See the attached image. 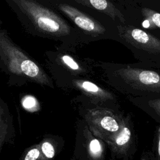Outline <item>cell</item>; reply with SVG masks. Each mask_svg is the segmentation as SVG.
<instances>
[{
  "label": "cell",
  "mask_w": 160,
  "mask_h": 160,
  "mask_svg": "<svg viewBox=\"0 0 160 160\" xmlns=\"http://www.w3.org/2000/svg\"><path fill=\"white\" fill-rule=\"evenodd\" d=\"M24 28L31 34L54 39L69 37L72 28L52 10L32 0H7Z\"/></svg>",
  "instance_id": "cell-1"
},
{
  "label": "cell",
  "mask_w": 160,
  "mask_h": 160,
  "mask_svg": "<svg viewBox=\"0 0 160 160\" xmlns=\"http://www.w3.org/2000/svg\"><path fill=\"white\" fill-rule=\"evenodd\" d=\"M0 59L5 71L11 74L44 86L53 88L51 78L44 70L8 36L7 32H0Z\"/></svg>",
  "instance_id": "cell-2"
},
{
  "label": "cell",
  "mask_w": 160,
  "mask_h": 160,
  "mask_svg": "<svg viewBox=\"0 0 160 160\" xmlns=\"http://www.w3.org/2000/svg\"><path fill=\"white\" fill-rule=\"evenodd\" d=\"M108 82L116 89L160 92V75L157 72L122 65H104Z\"/></svg>",
  "instance_id": "cell-3"
},
{
  "label": "cell",
  "mask_w": 160,
  "mask_h": 160,
  "mask_svg": "<svg viewBox=\"0 0 160 160\" xmlns=\"http://www.w3.org/2000/svg\"><path fill=\"white\" fill-rule=\"evenodd\" d=\"M85 119L94 133L110 140L120 132L125 121L120 116L105 108L88 111Z\"/></svg>",
  "instance_id": "cell-4"
},
{
  "label": "cell",
  "mask_w": 160,
  "mask_h": 160,
  "mask_svg": "<svg viewBox=\"0 0 160 160\" xmlns=\"http://www.w3.org/2000/svg\"><path fill=\"white\" fill-rule=\"evenodd\" d=\"M118 31L121 38L128 45L149 53H160V40L150 34L132 26L120 25Z\"/></svg>",
  "instance_id": "cell-5"
},
{
  "label": "cell",
  "mask_w": 160,
  "mask_h": 160,
  "mask_svg": "<svg viewBox=\"0 0 160 160\" xmlns=\"http://www.w3.org/2000/svg\"><path fill=\"white\" fill-rule=\"evenodd\" d=\"M56 6L86 33L95 36L105 32L106 29L101 23L76 8L62 2L56 3Z\"/></svg>",
  "instance_id": "cell-6"
},
{
  "label": "cell",
  "mask_w": 160,
  "mask_h": 160,
  "mask_svg": "<svg viewBox=\"0 0 160 160\" xmlns=\"http://www.w3.org/2000/svg\"><path fill=\"white\" fill-rule=\"evenodd\" d=\"M72 82L77 89L96 102H104L105 101L114 99L113 94L110 92L102 89L91 81L85 79H75Z\"/></svg>",
  "instance_id": "cell-7"
},
{
  "label": "cell",
  "mask_w": 160,
  "mask_h": 160,
  "mask_svg": "<svg viewBox=\"0 0 160 160\" xmlns=\"http://www.w3.org/2000/svg\"><path fill=\"white\" fill-rule=\"evenodd\" d=\"M76 2L91 8L110 16L113 20L118 18L122 23L125 19L121 11L110 1L106 0H76Z\"/></svg>",
  "instance_id": "cell-8"
},
{
  "label": "cell",
  "mask_w": 160,
  "mask_h": 160,
  "mask_svg": "<svg viewBox=\"0 0 160 160\" xmlns=\"http://www.w3.org/2000/svg\"><path fill=\"white\" fill-rule=\"evenodd\" d=\"M131 137V130L126 124V122L124 121V124L120 132L111 139V141L118 146H123L128 143V142L130 141Z\"/></svg>",
  "instance_id": "cell-9"
},
{
  "label": "cell",
  "mask_w": 160,
  "mask_h": 160,
  "mask_svg": "<svg viewBox=\"0 0 160 160\" xmlns=\"http://www.w3.org/2000/svg\"><path fill=\"white\" fill-rule=\"evenodd\" d=\"M61 63L68 69L75 72H81L83 71L80 64L71 56L68 54H63L60 56Z\"/></svg>",
  "instance_id": "cell-10"
},
{
  "label": "cell",
  "mask_w": 160,
  "mask_h": 160,
  "mask_svg": "<svg viewBox=\"0 0 160 160\" xmlns=\"http://www.w3.org/2000/svg\"><path fill=\"white\" fill-rule=\"evenodd\" d=\"M142 13L146 19L160 28V13L157 12L149 8H142Z\"/></svg>",
  "instance_id": "cell-11"
},
{
  "label": "cell",
  "mask_w": 160,
  "mask_h": 160,
  "mask_svg": "<svg viewBox=\"0 0 160 160\" xmlns=\"http://www.w3.org/2000/svg\"><path fill=\"white\" fill-rule=\"evenodd\" d=\"M22 104L24 108L28 111H35L36 107H38L36 99L31 96H25L22 101Z\"/></svg>",
  "instance_id": "cell-12"
},
{
  "label": "cell",
  "mask_w": 160,
  "mask_h": 160,
  "mask_svg": "<svg viewBox=\"0 0 160 160\" xmlns=\"http://www.w3.org/2000/svg\"><path fill=\"white\" fill-rule=\"evenodd\" d=\"M41 150L43 154L48 158H52L55 154L52 145L48 141H44L41 144Z\"/></svg>",
  "instance_id": "cell-13"
},
{
  "label": "cell",
  "mask_w": 160,
  "mask_h": 160,
  "mask_svg": "<svg viewBox=\"0 0 160 160\" xmlns=\"http://www.w3.org/2000/svg\"><path fill=\"white\" fill-rule=\"evenodd\" d=\"M89 149L93 155H98L101 151L99 141L96 139H92L89 144Z\"/></svg>",
  "instance_id": "cell-14"
},
{
  "label": "cell",
  "mask_w": 160,
  "mask_h": 160,
  "mask_svg": "<svg viewBox=\"0 0 160 160\" xmlns=\"http://www.w3.org/2000/svg\"><path fill=\"white\" fill-rule=\"evenodd\" d=\"M40 155L39 150L36 148H32L30 149L26 154L24 160H36Z\"/></svg>",
  "instance_id": "cell-15"
},
{
  "label": "cell",
  "mask_w": 160,
  "mask_h": 160,
  "mask_svg": "<svg viewBox=\"0 0 160 160\" xmlns=\"http://www.w3.org/2000/svg\"><path fill=\"white\" fill-rule=\"evenodd\" d=\"M151 106L160 115V99L152 101L151 102Z\"/></svg>",
  "instance_id": "cell-16"
},
{
  "label": "cell",
  "mask_w": 160,
  "mask_h": 160,
  "mask_svg": "<svg viewBox=\"0 0 160 160\" xmlns=\"http://www.w3.org/2000/svg\"><path fill=\"white\" fill-rule=\"evenodd\" d=\"M158 160H160V128L158 129Z\"/></svg>",
  "instance_id": "cell-17"
}]
</instances>
